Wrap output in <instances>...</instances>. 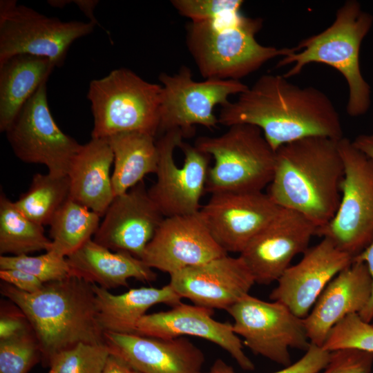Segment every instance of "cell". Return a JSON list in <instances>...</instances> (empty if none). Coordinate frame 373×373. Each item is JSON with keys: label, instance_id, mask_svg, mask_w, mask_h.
I'll return each instance as SVG.
<instances>
[{"label": "cell", "instance_id": "obj_23", "mask_svg": "<svg viewBox=\"0 0 373 373\" xmlns=\"http://www.w3.org/2000/svg\"><path fill=\"white\" fill-rule=\"evenodd\" d=\"M113 164V153L106 138H91L82 144L67 172L70 199L104 216L115 198Z\"/></svg>", "mask_w": 373, "mask_h": 373}, {"label": "cell", "instance_id": "obj_38", "mask_svg": "<svg viewBox=\"0 0 373 373\" xmlns=\"http://www.w3.org/2000/svg\"><path fill=\"white\" fill-rule=\"evenodd\" d=\"M0 278L19 290L30 294L41 290L44 285L37 277L19 269H0Z\"/></svg>", "mask_w": 373, "mask_h": 373}, {"label": "cell", "instance_id": "obj_2", "mask_svg": "<svg viewBox=\"0 0 373 373\" xmlns=\"http://www.w3.org/2000/svg\"><path fill=\"white\" fill-rule=\"evenodd\" d=\"M219 124L258 127L274 151L309 137H343L340 116L329 97L300 87L283 75L265 74L233 102L221 106Z\"/></svg>", "mask_w": 373, "mask_h": 373}, {"label": "cell", "instance_id": "obj_26", "mask_svg": "<svg viewBox=\"0 0 373 373\" xmlns=\"http://www.w3.org/2000/svg\"><path fill=\"white\" fill-rule=\"evenodd\" d=\"M56 67L50 59L17 55L0 64V131L6 133Z\"/></svg>", "mask_w": 373, "mask_h": 373}, {"label": "cell", "instance_id": "obj_3", "mask_svg": "<svg viewBox=\"0 0 373 373\" xmlns=\"http://www.w3.org/2000/svg\"><path fill=\"white\" fill-rule=\"evenodd\" d=\"M338 141L309 137L276 151L267 193L278 206L302 214L317 229L332 218L340 202L344 165Z\"/></svg>", "mask_w": 373, "mask_h": 373}, {"label": "cell", "instance_id": "obj_7", "mask_svg": "<svg viewBox=\"0 0 373 373\" xmlns=\"http://www.w3.org/2000/svg\"><path fill=\"white\" fill-rule=\"evenodd\" d=\"M194 146L214 159L205 192L262 191L272 180L276 151L256 126L235 124L220 135L198 137Z\"/></svg>", "mask_w": 373, "mask_h": 373}, {"label": "cell", "instance_id": "obj_41", "mask_svg": "<svg viewBox=\"0 0 373 373\" xmlns=\"http://www.w3.org/2000/svg\"><path fill=\"white\" fill-rule=\"evenodd\" d=\"M352 142L358 149L373 160V133L358 135Z\"/></svg>", "mask_w": 373, "mask_h": 373}, {"label": "cell", "instance_id": "obj_21", "mask_svg": "<svg viewBox=\"0 0 373 373\" xmlns=\"http://www.w3.org/2000/svg\"><path fill=\"white\" fill-rule=\"evenodd\" d=\"M110 354L140 373H204V355L184 337L159 338L105 332Z\"/></svg>", "mask_w": 373, "mask_h": 373}, {"label": "cell", "instance_id": "obj_4", "mask_svg": "<svg viewBox=\"0 0 373 373\" xmlns=\"http://www.w3.org/2000/svg\"><path fill=\"white\" fill-rule=\"evenodd\" d=\"M1 294L25 314L47 363L79 343H105L90 283L69 276L44 283L41 290L30 294L3 282Z\"/></svg>", "mask_w": 373, "mask_h": 373}, {"label": "cell", "instance_id": "obj_42", "mask_svg": "<svg viewBox=\"0 0 373 373\" xmlns=\"http://www.w3.org/2000/svg\"><path fill=\"white\" fill-rule=\"evenodd\" d=\"M79 8L84 13L85 15L90 19V22L93 23L95 25L99 26L97 19L94 17L93 10L95 7L98 3V1L96 0H75L73 1Z\"/></svg>", "mask_w": 373, "mask_h": 373}, {"label": "cell", "instance_id": "obj_15", "mask_svg": "<svg viewBox=\"0 0 373 373\" xmlns=\"http://www.w3.org/2000/svg\"><path fill=\"white\" fill-rule=\"evenodd\" d=\"M226 255L199 211L164 218L141 259L150 268L171 275Z\"/></svg>", "mask_w": 373, "mask_h": 373}, {"label": "cell", "instance_id": "obj_28", "mask_svg": "<svg viewBox=\"0 0 373 373\" xmlns=\"http://www.w3.org/2000/svg\"><path fill=\"white\" fill-rule=\"evenodd\" d=\"M52 240L44 226L24 216L7 196L0 195V254L19 256L49 251Z\"/></svg>", "mask_w": 373, "mask_h": 373}, {"label": "cell", "instance_id": "obj_24", "mask_svg": "<svg viewBox=\"0 0 373 373\" xmlns=\"http://www.w3.org/2000/svg\"><path fill=\"white\" fill-rule=\"evenodd\" d=\"M69 276L110 289L128 286V280L153 281L156 273L144 261L124 251H114L90 240L66 257Z\"/></svg>", "mask_w": 373, "mask_h": 373}, {"label": "cell", "instance_id": "obj_22", "mask_svg": "<svg viewBox=\"0 0 373 373\" xmlns=\"http://www.w3.org/2000/svg\"><path fill=\"white\" fill-rule=\"evenodd\" d=\"M372 292V280L367 265L353 260L329 283L303 318L310 343L322 347L338 323L365 309Z\"/></svg>", "mask_w": 373, "mask_h": 373}, {"label": "cell", "instance_id": "obj_27", "mask_svg": "<svg viewBox=\"0 0 373 373\" xmlns=\"http://www.w3.org/2000/svg\"><path fill=\"white\" fill-rule=\"evenodd\" d=\"M113 153L112 184L115 196L122 194L155 173L158 150L155 136L142 132H125L106 138Z\"/></svg>", "mask_w": 373, "mask_h": 373}, {"label": "cell", "instance_id": "obj_32", "mask_svg": "<svg viewBox=\"0 0 373 373\" xmlns=\"http://www.w3.org/2000/svg\"><path fill=\"white\" fill-rule=\"evenodd\" d=\"M19 269L33 275L43 283L61 280L69 277L66 258L53 250L32 256H0V269Z\"/></svg>", "mask_w": 373, "mask_h": 373}, {"label": "cell", "instance_id": "obj_34", "mask_svg": "<svg viewBox=\"0 0 373 373\" xmlns=\"http://www.w3.org/2000/svg\"><path fill=\"white\" fill-rule=\"evenodd\" d=\"M322 347L328 352L355 348L373 352V325L358 314H350L330 330Z\"/></svg>", "mask_w": 373, "mask_h": 373}, {"label": "cell", "instance_id": "obj_31", "mask_svg": "<svg viewBox=\"0 0 373 373\" xmlns=\"http://www.w3.org/2000/svg\"><path fill=\"white\" fill-rule=\"evenodd\" d=\"M109 355L105 343H79L54 355L48 364L55 373H102Z\"/></svg>", "mask_w": 373, "mask_h": 373}, {"label": "cell", "instance_id": "obj_20", "mask_svg": "<svg viewBox=\"0 0 373 373\" xmlns=\"http://www.w3.org/2000/svg\"><path fill=\"white\" fill-rule=\"evenodd\" d=\"M213 314V309L180 303L168 311L144 315L135 334L164 339L184 336L204 338L227 352L242 370H254L232 324L216 321Z\"/></svg>", "mask_w": 373, "mask_h": 373}, {"label": "cell", "instance_id": "obj_39", "mask_svg": "<svg viewBox=\"0 0 373 373\" xmlns=\"http://www.w3.org/2000/svg\"><path fill=\"white\" fill-rule=\"evenodd\" d=\"M353 260L363 262L367 265L372 280V292L367 306L358 314L365 322L370 323L373 320V238L369 245Z\"/></svg>", "mask_w": 373, "mask_h": 373}, {"label": "cell", "instance_id": "obj_19", "mask_svg": "<svg viewBox=\"0 0 373 373\" xmlns=\"http://www.w3.org/2000/svg\"><path fill=\"white\" fill-rule=\"evenodd\" d=\"M254 283L242 258L226 255L171 274L169 285L195 305L227 310Z\"/></svg>", "mask_w": 373, "mask_h": 373}, {"label": "cell", "instance_id": "obj_14", "mask_svg": "<svg viewBox=\"0 0 373 373\" xmlns=\"http://www.w3.org/2000/svg\"><path fill=\"white\" fill-rule=\"evenodd\" d=\"M317 227L302 214L281 208L240 254L255 283L277 281L293 258L309 248Z\"/></svg>", "mask_w": 373, "mask_h": 373}, {"label": "cell", "instance_id": "obj_35", "mask_svg": "<svg viewBox=\"0 0 373 373\" xmlns=\"http://www.w3.org/2000/svg\"><path fill=\"white\" fill-rule=\"evenodd\" d=\"M329 352L311 344L305 354L296 362L273 373H318L327 365ZM206 373H235L233 369L221 359H217Z\"/></svg>", "mask_w": 373, "mask_h": 373}, {"label": "cell", "instance_id": "obj_44", "mask_svg": "<svg viewBox=\"0 0 373 373\" xmlns=\"http://www.w3.org/2000/svg\"><path fill=\"white\" fill-rule=\"evenodd\" d=\"M372 324L373 325V321H372Z\"/></svg>", "mask_w": 373, "mask_h": 373}, {"label": "cell", "instance_id": "obj_10", "mask_svg": "<svg viewBox=\"0 0 373 373\" xmlns=\"http://www.w3.org/2000/svg\"><path fill=\"white\" fill-rule=\"evenodd\" d=\"M96 25L62 21L15 0L0 1V64L17 55L46 57L61 66L71 44L91 33Z\"/></svg>", "mask_w": 373, "mask_h": 373}, {"label": "cell", "instance_id": "obj_11", "mask_svg": "<svg viewBox=\"0 0 373 373\" xmlns=\"http://www.w3.org/2000/svg\"><path fill=\"white\" fill-rule=\"evenodd\" d=\"M235 334L256 355L287 367L290 348L307 351L311 343L303 318L278 301L267 302L246 294L230 307Z\"/></svg>", "mask_w": 373, "mask_h": 373}, {"label": "cell", "instance_id": "obj_8", "mask_svg": "<svg viewBox=\"0 0 373 373\" xmlns=\"http://www.w3.org/2000/svg\"><path fill=\"white\" fill-rule=\"evenodd\" d=\"M338 144L344 165L340 202L316 236L329 240L354 258L373 238V160L348 138L342 137Z\"/></svg>", "mask_w": 373, "mask_h": 373}, {"label": "cell", "instance_id": "obj_18", "mask_svg": "<svg viewBox=\"0 0 373 373\" xmlns=\"http://www.w3.org/2000/svg\"><path fill=\"white\" fill-rule=\"evenodd\" d=\"M352 261V256L338 249L329 240L322 238L305 251L298 263L284 271L269 298L305 318L329 283Z\"/></svg>", "mask_w": 373, "mask_h": 373}, {"label": "cell", "instance_id": "obj_33", "mask_svg": "<svg viewBox=\"0 0 373 373\" xmlns=\"http://www.w3.org/2000/svg\"><path fill=\"white\" fill-rule=\"evenodd\" d=\"M41 356V349L32 328L0 340V373H27Z\"/></svg>", "mask_w": 373, "mask_h": 373}, {"label": "cell", "instance_id": "obj_17", "mask_svg": "<svg viewBox=\"0 0 373 373\" xmlns=\"http://www.w3.org/2000/svg\"><path fill=\"white\" fill-rule=\"evenodd\" d=\"M103 217L93 240L140 259L164 218L143 181L115 196Z\"/></svg>", "mask_w": 373, "mask_h": 373}, {"label": "cell", "instance_id": "obj_29", "mask_svg": "<svg viewBox=\"0 0 373 373\" xmlns=\"http://www.w3.org/2000/svg\"><path fill=\"white\" fill-rule=\"evenodd\" d=\"M98 214L84 205L68 199L50 224L53 250L68 257L91 239L99 226Z\"/></svg>", "mask_w": 373, "mask_h": 373}, {"label": "cell", "instance_id": "obj_12", "mask_svg": "<svg viewBox=\"0 0 373 373\" xmlns=\"http://www.w3.org/2000/svg\"><path fill=\"white\" fill-rule=\"evenodd\" d=\"M162 86L159 131L180 129L191 137L195 125L209 128L219 123L216 106L227 104L229 97L245 92L249 86L240 80L207 79L198 82L191 69L182 66L178 73L159 75Z\"/></svg>", "mask_w": 373, "mask_h": 373}, {"label": "cell", "instance_id": "obj_5", "mask_svg": "<svg viewBox=\"0 0 373 373\" xmlns=\"http://www.w3.org/2000/svg\"><path fill=\"white\" fill-rule=\"evenodd\" d=\"M373 25V16L355 0L345 1L336 11L333 23L322 32L302 40L298 50L280 57L277 67L292 64L283 75H298L312 63L330 66L345 78L348 87L347 113L352 117L365 114L371 104V88L360 66L361 44Z\"/></svg>", "mask_w": 373, "mask_h": 373}, {"label": "cell", "instance_id": "obj_40", "mask_svg": "<svg viewBox=\"0 0 373 373\" xmlns=\"http://www.w3.org/2000/svg\"><path fill=\"white\" fill-rule=\"evenodd\" d=\"M102 373H140L126 362L110 354Z\"/></svg>", "mask_w": 373, "mask_h": 373}, {"label": "cell", "instance_id": "obj_6", "mask_svg": "<svg viewBox=\"0 0 373 373\" xmlns=\"http://www.w3.org/2000/svg\"><path fill=\"white\" fill-rule=\"evenodd\" d=\"M162 86L128 68L113 70L90 82L87 99L94 119L91 138L125 132L153 136L159 131Z\"/></svg>", "mask_w": 373, "mask_h": 373}, {"label": "cell", "instance_id": "obj_37", "mask_svg": "<svg viewBox=\"0 0 373 373\" xmlns=\"http://www.w3.org/2000/svg\"><path fill=\"white\" fill-rule=\"evenodd\" d=\"M0 314V340L8 339L31 328L25 314L14 303L1 304Z\"/></svg>", "mask_w": 373, "mask_h": 373}, {"label": "cell", "instance_id": "obj_16", "mask_svg": "<svg viewBox=\"0 0 373 373\" xmlns=\"http://www.w3.org/2000/svg\"><path fill=\"white\" fill-rule=\"evenodd\" d=\"M267 193H213L200 211L213 238L226 252L241 253L279 213Z\"/></svg>", "mask_w": 373, "mask_h": 373}, {"label": "cell", "instance_id": "obj_9", "mask_svg": "<svg viewBox=\"0 0 373 373\" xmlns=\"http://www.w3.org/2000/svg\"><path fill=\"white\" fill-rule=\"evenodd\" d=\"M184 137L173 129L156 141V181L148 192L164 218L193 214L202 207L211 157L184 142Z\"/></svg>", "mask_w": 373, "mask_h": 373}, {"label": "cell", "instance_id": "obj_13", "mask_svg": "<svg viewBox=\"0 0 373 373\" xmlns=\"http://www.w3.org/2000/svg\"><path fill=\"white\" fill-rule=\"evenodd\" d=\"M47 82L42 84L6 132L15 155L29 164L46 166L49 173L66 175L82 144L64 133L49 108Z\"/></svg>", "mask_w": 373, "mask_h": 373}, {"label": "cell", "instance_id": "obj_1", "mask_svg": "<svg viewBox=\"0 0 373 373\" xmlns=\"http://www.w3.org/2000/svg\"><path fill=\"white\" fill-rule=\"evenodd\" d=\"M186 26V44L205 79L240 80L276 57L298 51L260 44L256 35L262 20L241 12L240 0H173Z\"/></svg>", "mask_w": 373, "mask_h": 373}, {"label": "cell", "instance_id": "obj_30", "mask_svg": "<svg viewBox=\"0 0 373 373\" xmlns=\"http://www.w3.org/2000/svg\"><path fill=\"white\" fill-rule=\"evenodd\" d=\"M70 198L68 175L36 173L28 191L14 202L27 218L44 226L50 225L55 214Z\"/></svg>", "mask_w": 373, "mask_h": 373}, {"label": "cell", "instance_id": "obj_43", "mask_svg": "<svg viewBox=\"0 0 373 373\" xmlns=\"http://www.w3.org/2000/svg\"><path fill=\"white\" fill-rule=\"evenodd\" d=\"M48 373H55V372L52 370L51 369H50V371L48 372Z\"/></svg>", "mask_w": 373, "mask_h": 373}, {"label": "cell", "instance_id": "obj_36", "mask_svg": "<svg viewBox=\"0 0 373 373\" xmlns=\"http://www.w3.org/2000/svg\"><path fill=\"white\" fill-rule=\"evenodd\" d=\"M373 352L355 348L329 352L328 363L322 373H371Z\"/></svg>", "mask_w": 373, "mask_h": 373}, {"label": "cell", "instance_id": "obj_25", "mask_svg": "<svg viewBox=\"0 0 373 373\" xmlns=\"http://www.w3.org/2000/svg\"><path fill=\"white\" fill-rule=\"evenodd\" d=\"M91 286L98 321L104 332L135 334L139 321L152 306L166 304L173 307L182 303V297L169 284L160 288H133L117 295L95 284Z\"/></svg>", "mask_w": 373, "mask_h": 373}]
</instances>
